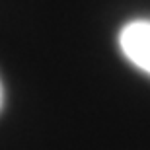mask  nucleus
Segmentation results:
<instances>
[{
    "mask_svg": "<svg viewBox=\"0 0 150 150\" xmlns=\"http://www.w3.org/2000/svg\"><path fill=\"white\" fill-rule=\"evenodd\" d=\"M123 55L142 72L150 74V22L137 20L127 23L119 33Z\"/></svg>",
    "mask_w": 150,
    "mask_h": 150,
    "instance_id": "1",
    "label": "nucleus"
},
{
    "mask_svg": "<svg viewBox=\"0 0 150 150\" xmlns=\"http://www.w3.org/2000/svg\"><path fill=\"white\" fill-rule=\"evenodd\" d=\"M2 103H4V88H2V82H0V109H2Z\"/></svg>",
    "mask_w": 150,
    "mask_h": 150,
    "instance_id": "2",
    "label": "nucleus"
}]
</instances>
